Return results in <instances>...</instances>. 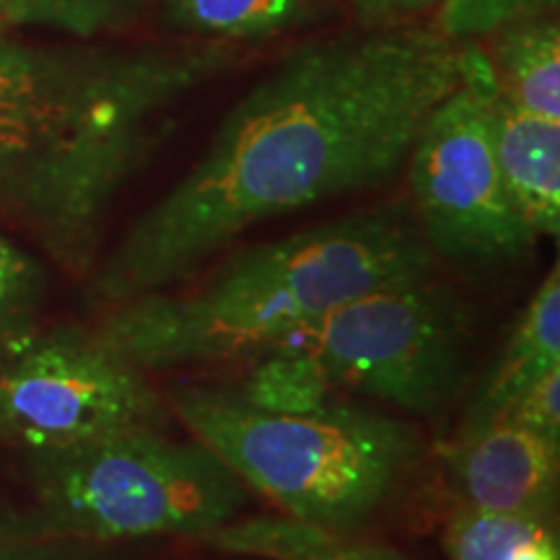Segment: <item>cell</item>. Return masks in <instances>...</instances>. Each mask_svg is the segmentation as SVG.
I'll use <instances>...</instances> for the list:
<instances>
[{"label":"cell","instance_id":"cell-1","mask_svg":"<svg viewBox=\"0 0 560 560\" xmlns=\"http://www.w3.org/2000/svg\"><path fill=\"white\" fill-rule=\"evenodd\" d=\"M462 70L465 45L436 26L361 30L291 50L91 268L89 304L107 312L172 289L249 229L395 182Z\"/></svg>","mask_w":560,"mask_h":560},{"label":"cell","instance_id":"cell-2","mask_svg":"<svg viewBox=\"0 0 560 560\" xmlns=\"http://www.w3.org/2000/svg\"><path fill=\"white\" fill-rule=\"evenodd\" d=\"M236 45L37 47L0 39V213L89 276L112 208Z\"/></svg>","mask_w":560,"mask_h":560},{"label":"cell","instance_id":"cell-3","mask_svg":"<svg viewBox=\"0 0 560 560\" xmlns=\"http://www.w3.org/2000/svg\"><path fill=\"white\" fill-rule=\"evenodd\" d=\"M433 262L412 210L389 202L244 247L206 278L112 306L96 332L145 374L247 359Z\"/></svg>","mask_w":560,"mask_h":560},{"label":"cell","instance_id":"cell-4","mask_svg":"<svg viewBox=\"0 0 560 560\" xmlns=\"http://www.w3.org/2000/svg\"><path fill=\"white\" fill-rule=\"evenodd\" d=\"M170 410L291 520L355 532L416 472L423 444L410 423L335 402L319 412H272L240 389L179 387Z\"/></svg>","mask_w":560,"mask_h":560},{"label":"cell","instance_id":"cell-5","mask_svg":"<svg viewBox=\"0 0 560 560\" xmlns=\"http://www.w3.org/2000/svg\"><path fill=\"white\" fill-rule=\"evenodd\" d=\"M30 506L0 520V535L117 545L192 537L242 516L247 486L198 439L166 429L26 452Z\"/></svg>","mask_w":560,"mask_h":560},{"label":"cell","instance_id":"cell-6","mask_svg":"<svg viewBox=\"0 0 560 560\" xmlns=\"http://www.w3.org/2000/svg\"><path fill=\"white\" fill-rule=\"evenodd\" d=\"M493 91L486 52L465 45L459 86L433 107L405 164L431 255L467 276L516 268L537 244L495 156Z\"/></svg>","mask_w":560,"mask_h":560},{"label":"cell","instance_id":"cell-7","mask_svg":"<svg viewBox=\"0 0 560 560\" xmlns=\"http://www.w3.org/2000/svg\"><path fill=\"white\" fill-rule=\"evenodd\" d=\"M467 342L465 301L429 272L335 306L278 348L310 353L332 384L433 416L457 397Z\"/></svg>","mask_w":560,"mask_h":560},{"label":"cell","instance_id":"cell-8","mask_svg":"<svg viewBox=\"0 0 560 560\" xmlns=\"http://www.w3.org/2000/svg\"><path fill=\"white\" fill-rule=\"evenodd\" d=\"M170 402L96 330L42 327L0 342V441L47 452L132 429H170Z\"/></svg>","mask_w":560,"mask_h":560},{"label":"cell","instance_id":"cell-9","mask_svg":"<svg viewBox=\"0 0 560 560\" xmlns=\"http://www.w3.org/2000/svg\"><path fill=\"white\" fill-rule=\"evenodd\" d=\"M560 446L514 420L457 433L450 470L467 506L529 514L550 522L558 490Z\"/></svg>","mask_w":560,"mask_h":560},{"label":"cell","instance_id":"cell-10","mask_svg":"<svg viewBox=\"0 0 560 560\" xmlns=\"http://www.w3.org/2000/svg\"><path fill=\"white\" fill-rule=\"evenodd\" d=\"M560 366V276L558 265L542 278L516 319L486 382L475 392L457 433L478 431L506 418L535 382Z\"/></svg>","mask_w":560,"mask_h":560},{"label":"cell","instance_id":"cell-11","mask_svg":"<svg viewBox=\"0 0 560 560\" xmlns=\"http://www.w3.org/2000/svg\"><path fill=\"white\" fill-rule=\"evenodd\" d=\"M495 83V81H493ZM495 156L535 236L560 231V122L529 115L493 91Z\"/></svg>","mask_w":560,"mask_h":560},{"label":"cell","instance_id":"cell-12","mask_svg":"<svg viewBox=\"0 0 560 560\" xmlns=\"http://www.w3.org/2000/svg\"><path fill=\"white\" fill-rule=\"evenodd\" d=\"M493 37L488 66L495 89L511 104L560 122V24L550 13L503 26Z\"/></svg>","mask_w":560,"mask_h":560},{"label":"cell","instance_id":"cell-13","mask_svg":"<svg viewBox=\"0 0 560 560\" xmlns=\"http://www.w3.org/2000/svg\"><path fill=\"white\" fill-rule=\"evenodd\" d=\"M223 556L255 560H408L384 545L363 542L319 524L283 514L236 516L200 540Z\"/></svg>","mask_w":560,"mask_h":560},{"label":"cell","instance_id":"cell-14","mask_svg":"<svg viewBox=\"0 0 560 560\" xmlns=\"http://www.w3.org/2000/svg\"><path fill=\"white\" fill-rule=\"evenodd\" d=\"M327 3L330 0H159V9L172 32L240 45L296 30Z\"/></svg>","mask_w":560,"mask_h":560},{"label":"cell","instance_id":"cell-15","mask_svg":"<svg viewBox=\"0 0 560 560\" xmlns=\"http://www.w3.org/2000/svg\"><path fill=\"white\" fill-rule=\"evenodd\" d=\"M330 376L310 353L296 348H270L240 389L252 405L272 412H319L332 408Z\"/></svg>","mask_w":560,"mask_h":560},{"label":"cell","instance_id":"cell-16","mask_svg":"<svg viewBox=\"0 0 560 560\" xmlns=\"http://www.w3.org/2000/svg\"><path fill=\"white\" fill-rule=\"evenodd\" d=\"M550 535V522L529 514H509L462 506L446 524L444 548L450 560H511L524 545Z\"/></svg>","mask_w":560,"mask_h":560},{"label":"cell","instance_id":"cell-17","mask_svg":"<svg viewBox=\"0 0 560 560\" xmlns=\"http://www.w3.org/2000/svg\"><path fill=\"white\" fill-rule=\"evenodd\" d=\"M159 0H9L11 24L42 26L75 39L120 34Z\"/></svg>","mask_w":560,"mask_h":560},{"label":"cell","instance_id":"cell-18","mask_svg":"<svg viewBox=\"0 0 560 560\" xmlns=\"http://www.w3.org/2000/svg\"><path fill=\"white\" fill-rule=\"evenodd\" d=\"M50 272L34 252L0 234V342L42 325Z\"/></svg>","mask_w":560,"mask_h":560},{"label":"cell","instance_id":"cell-19","mask_svg":"<svg viewBox=\"0 0 560 560\" xmlns=\"http://www.w3.org/2000/svg\"><path fill=\"white\" fill-rule=\"evenodd\" d=\"M556 5L558 0H444L436 9V30L457 45H475L514 21L550 13Z\"/></svg>","mask_w":560,"mask_h":560},{"label":"cell","instance_id":"cell-20","mask_svg":"<svg viewBox=\"0 0 560 560\" xmlns=\"http://www.w3.org/2000/svg\"><path fill=\"white\" fill-rule=\"evenodd\" d=\"M506 418L560 446V366L532 384Z\"/></svg>","mask_w":560,"mask_h":560},{"label":"cell","instance_id":"cell-21","mask_svg":"<svg viewBox=\"0 0 560 560\" xmlns=\"http://www.w3.org/2000/svg\"><path fill=\"white\" fill-rule=\"evenodd\" d=\"M104 545L0 535V560H107Z\"/></svg>","mask_w":560,"mask_h":560},{"label":"cell","instance_id":"cell-22","mask_svg":"<svg viewBox=\"0 0 560 560\" xmlns=\"http://www.w3.org/2000/svg\"><path fill=\"white\" fill-rule=\"evenodd\" d=\"M444 0H348L350 11L363 30H387V26H400L405 19L418 16V13L439 9Z\"/></svg>","mask_w":560,"mask_h":560},{"label":"cell","instance_id":"cell-23","mask_svg":"<svg viewBox=\"0 0 560 560\" xmlns=\"http://www.w3.org/2000/svg\"><path fill=\"white\" fill-rule=\"evenodd\" d=\"M511 560H560L558 558V542H556V535H545L540 540L524 545V548L516 552Z\"/></svg>","mask_w":560,"mask_h":560},{"label":"cell","instance_id":"cell-24","mask_svg":"<svg viewBox=\"0 0 560 560\" xmlns=\"http://www.w3.org/2000/svg\"><path fill=\"white\" fill-rule=\"evenodd\" d=\"M11 24V16H9V0H0V32L5 30V26Z\"/></svg>","mask_w":560,"mask_h":560}]
</instances>
